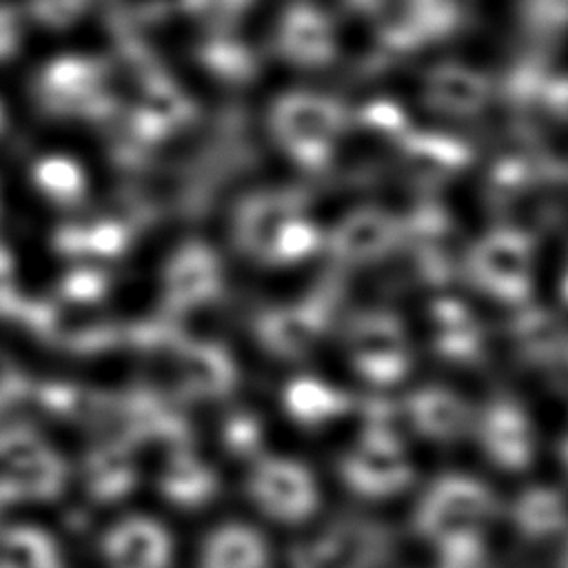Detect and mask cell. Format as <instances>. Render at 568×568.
Here are the masks:
<instances>
[{
    "instance_id": "cell-1",
    "label": "cell",
    "mask_w": 568,
    "mask_h": 568,
    "mask_svg": "<svg viewBox=\"0 0 568 568\" xmlns=\"http://www.w3.org/2000/svg\"><path fill=\"white\" fill-rule=\"evenodd\" d=\"M495 513L490 493L473 479H439L422 497L415 524L422 537L444 544L462 537H479Z\"/></svg>"
},
{
    "instance_id": "cell-2",
    "label": "cell",
    "mask_w": 568,
    "mask_h": 568,
    "mask_svg": "<svg viewBox=\"0 0 568 568\" xmlns=\"http://www.w3.org/2000/svg\"><path fill=\"white\" fill-rule=\"evenodd\" d=\"M248 493L262 519L277 526H300L320 508L317 479L293 459H262L253 470Z\"/></svg>"
},
{
    "instance_id": "cell-3",
    "label": "cell",
    "mask_w": 568,
    "mask_h": 568,
    "mask_svg": "<svg viewBox=\"0 0 568 568\" xmlns=\"http://www.w3.org/2000/svg\"><path fill=\"white\" fill-rule=\"evenodd\" d=\"M508 517L526 541H557L568 530V501L557 488L530 486L513 499Z\"/></svg>"
},
{
    "instance_id": "cell-4",
    "label": "cell",
    "mask_w": 568,
    "mask_h": 568,
    "mask_svg": "<svg viewBox=\"0 0 568 568\" xmlns=\"http://www.w3.org/2000/svg\"><path fill=\"white\" fill-rule=\"evenodd\" d=\"M271 546L257 528L248 524H233L217 539L215 568H268Z\"/></svg>"
},
{
    "instance_id": "cell-5",
    "label": "cell",
    "mask_w": 568,
    "mask_h": 568,
    "mask_svg": "<svg viewBox=\"0 0 568 568\" xmlns=\"http://www.w3.org/2000/svg\"><path fill=\"white\" fill-rule=\"evenodd\" d=\"M555 568H568V530L557 539V559Z\"/></svg>"
},
{
    "instance_id": "cell-6",
    "label": "cell",
    "mask_w": 568,
    "mask_h": 568,
    "mask_svg": "<svg viewBox=\"0 0 568 568\" xmlns=\"http://www.w3.org/2000/svg\"><path fill=\"white\" fill-rule=\"evenodd\" d=\"M561 457H564V466H566V473H568V444L564 446V455Z\"/></svg>"
}]
</instances>
